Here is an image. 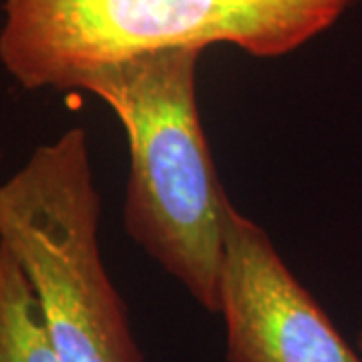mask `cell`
Segmentation results:
<instances>
[{
    "mask_svg": "<svg viewBox=\"0 0 362 362\" xmlns=\"http://www.w3.org/2000/svg\"><path fill=\"white\" fill-rule=\"evenodd\" d=\"M354 0H4L0 63L28 90H87L133 59L211 45L282 57Z\"/></svg>",
    "mask_w": 362,
    "mask_h": 362,
    "instance_id": "1",
    "label": "cell"
},
{
    "mask_svg": "<svg viewBox=\"0 0 362 362\" xmlns=\"http://www.w3.org/2000/svg\"><path fill=\"white\" fill-rule=\"evenodd\" d=\"M202 54L173 49L133 59L89 93L113 109L129 141L125 230L197 304L218 314L228 195L199 119Z\"/></svg>",
    "mask_w": 362,
    "mask_h": 362,
    "instance_id": "2",
    "label": "cell"
},
{
    "mask_svg": "<svg viewBox=\"0 0 362 362\" xmlns=\"http://www.w3.org/2000/svg\"><path fill=\"white\" fill-rule=\"evenodd\" d=\"M99 223L83 127L39 145L0 187V244L25 272L61 362H143L105 270Z\"/></svg>",
    "mask_w": 362,
    "mask_h": 362,
    "instance_id": "3",
    "label": "cell"
},
{
    "mask_svg": "<svg viewBox=\"0 0 362 362\" xmlns=\"http://www.w3.org/2000/svg\"><path fill=\"white\" fill-rule=\"evenodd\" d=\"M228 362H362L268 233L232 202L223 209L220 310Z\"/></svg>",
    "mask_w": 362,
    "mask_h": 362,
    "instance_id": "4",
    "label": "cell"
},
{
    "mask_svg": "<svg viewBox=\"0 0 362 362\" xmlns=\"http://www.w3.org/2000/svg\"><path fill=\"white\" fill-rule=\"evenodd\" d=\"M0 362H61L25 272L0 244Z\"/></svg>",
    "mask_w": 362,
    "mask_h": 362,
    "instance_id": "5",
    "label": "cell"
},
{
    "mask_svg": "<svg viewBox=\"0 0 362 362\" xmlns=\"http://www.w3.org/2000/svg\"><path fill=\"white\" fill-rule=\"evenodd\" d=\"M356 349H358V352L362 354V328L361 332H358V338H356Z\"/></svg>",
    "mask_w": 362,
    "mask_h": 362,
    "instance_id": "6",
    "label": "cell"
},
{
    "mask_svg": "<svg viewBox=\"0 0 362 362\" xmlns=\"http://www.w3.org/2000/svg\"><path fill=\"white\" fill-rule=\"evenodd\" d=\"M0 159H2V151H0Z\"/></svg>",
    "mask_w": 362,
    "mask_h": 362,
    "instance_id": "7",
    "label": "cell"
}]
</instances>
